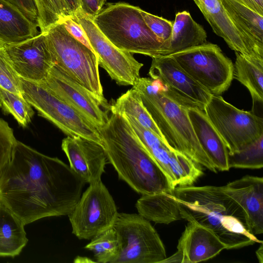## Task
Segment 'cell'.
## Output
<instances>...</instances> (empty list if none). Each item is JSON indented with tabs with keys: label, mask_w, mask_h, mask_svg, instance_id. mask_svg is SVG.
Listing matches in <instances>:
<instances>
[{
	"label": "cell",
	"mask_w": 263,
	"mask_h": 263,
	"mask_svg": "<svg viewBox=\"0 0 263 263\" xmlns=\"http://www.w3.org/2000/svg\"><path fill=\"white\" fill-rule=\"evenodd\" d=\"M187 111L197 139L215 168L229 170L227 147L204 111L197 108H187Z\"/></svg>",
	"instance_id": "44dd1931"
},
{
	"label": "cell",
	"mask_w": 263,
	"mask_h": 263,
	"mask_svg": "<svg viewBox=\"0 0 263 263\" xmlns=\"http://www.w3.org/2000/svg\"><path fill=\"white\" fill-rule=\"evenodd\" d=\"M37 11L36 24L40 32H46L50 27L60 23L69 16L62 0H34Z\"/></svg>",
	"instance_id": "1f68e13d"
},
{
	"label": "cell",
	"mask_w": 263,
	"mask_h": 263,
	"mask_svg": "<svg viewBox=\"0 0 263 263\" xmlns=\"http://www.w3.org/2000/svg\"><path fill=\"white\" fill-rule=\"evenodd\" d=\"M123 115L143 146L165 172L175 188L193 185L203 175L200 165L172 149L133 117Z\"/></svg>",
	"instance_id": "5bb4252c"
},
{
	"label": "cell",
	"mask_w": 263,
	"mask_h": 263,
	"mask_svg": "<svg viewBox=\"0 0 263 263\" xmlns=\"http://www.w3.org/2000/svg\"><path fill=\"white\" fill-rule=\"evenodd\" d=\"M173 197L179 203L182 219L212 230L227 249L263 243L246 229L241 208L222 186H177Z\"/></svg>",
	"instance_id": "3957f363"
},
{
	"label": "cell",
	"mask_w": 263,
	"mask_h": 263,
	"mask_svg": "<svg viewBox=\"0 0 263 263\" xmlns=\"http://www.w3.org/2000/svg\"><path fill=\"white\" fill-rule=\"evenodd\" d=\"M111 112L106 124L98 130L107 159L119 178L142 195L173 194L171 180L143 146L126 117Z\"/></svg>",
	"instance_id": "7a4b0ae2"
},
{
	"label": "cell",
	"mask_w": 263,
	"mask_h": 263,
	"mask_svg": "<svg viewBox=\"0 0 263 263\" xmlns=\"http://www.w3.org/2000/svg\"><path fill=\"white\" fill-rule=\"evenodd\" d=\"M71 17L86 32L93 51L98 56L99 65L117 84L133 86L140 78V70L143 64L136 60L131 53L115 46L99 29L93 17L81 9Z\"/></svg>",
	"instance_id": "7c38bea8"
},
{
	"label": "cell",
	"mask_w": 263,
	"mask_h": 263,
	"mask_svg": "<svg viewBox=\"0 0 263 263\" xmlns=\"http://www.w3.org/2000/svg\"><path fill=\"white\" fill-rule=\"evenodd\" d=\"M206 38L205 30L193 20L189 12H178L175 15L170 39L161 56L202 44L206 42Z\"/></svg>",
	"instance_id": "cb8c5ba5"
},
{
	"label": "cell",
	"mask_w": 263,
	"mask_h": 263,
	"mask_svg": "<svg viewBox=\"0 0 263 263\" xmlns=\"http://www.w3.org/2000/svg\"><path fill=\"white\" fill-rule=\"evenodd\" d=\"M170 55L212 95L223 93L234 79V64L217 45L206 42Z\"/></svg>",
	"instance_id": "52a82bcc"
},
{
	"label": "cell",
	"mask_w": 263,
	"mask_h": 263,
	"mask_svg": "<svg viewBox=\"0 0 263 263\" xmlns=\"http://www.w3.org/2000/svg\"><path fill=\"white\" fill-rule=\"evenodd\" d=\"M1 107H2V104H1V99H0V108H1Z\"/></svg>",
	"instance_id": "b9f144b4"
},
{
	"label": "cell",
	"mask_w": 263,
	"mask_h": 263,
	"mask_svg": "<svg viewBox=\"0 0 263 263\" xmlns=\"http://www.w3.org/2000/svg\"><path fill=\"white\" fill-rule=\"evenodd\" d=\"M212 27L235 52L263 60L253 46L236 27L220 0H193Z\"/></svg>",
	"instance_id": "ffe728a7"
},
{
	"label": "cell",
	"mask_w": 263,
	"mask_h": 263,
	"mask_svg": "<svg viewBox=\"0 0 263 263\" xmlns=\"http://www.w3.org/2000/svg\"><path fill=\"white\" fill-rule=\"evenodd\" d=\"M0 99L3 110L5 113L12 115L20 126L26 127L31 122L34 111L23 97L0 87Z\"/></svg>",
	"instance_id": "4dcf8cb0"
},
{
	"label": "cell",
	"mask_w": 263,
	"mask_h": 263,
	"mask_svg": "<svg viewBox=\"0 0 263 263\" xmlns=\"http://www.w3.org/2000/svg\"><path fill=\"white\" fill-rule=\"evenodd\" d=\"M23 97L38 115L53 123L67 136L80 137L102 146L98 130L74 108L46 88L20 78Z\"/></svg>",
	"instance_id": "ba28073f"
},
{
	"label": "cell",
	"mask_w": 263,
	"mask_h": 263,
	"mask_svg": "<svg viewBox=\"0 0 263 263\" xmlns=\"http://www.w3.org/2000/svg\"><path fill=\"white\" fill-rule=\"evenodd\" d=\"M85 181L67 164L16 140L0 175V202L26 225L68 215Z\"/></svg>",
	"instance_id": "6da1fadb"
},
{
	"label": "cell",
	"mask_w": 263,
	"mask_h": 263,
	"mask_svg": "<svg viewBox=\"0 0 263 263\" xmlns=\"http://www.w3.org/2000/svg\"><path fill=\"white\" fill-rule=\"evenodd\" d=\"M132 88L170 147L206 169L217 172L197 139L187 108L167 97L158 80L140 77Z\"/></svg>",
	"instance_id": "277c9868"
},
{
	"label": "cell",
	"mask_w": 263,
	"mask_h": 263,
	"mask_svg": "<svg viewBox=\"0 0 263 263\" xmlns=\"http://www.w3.org/2000/svg\"><path fill=\"white\" fill-rule=\"evenodd\" d=\"M17 7L30 20L36 23L37 11L34 0H6Z\"/></svg>",
	"instance_id": "8d00e7d4"
},
{
	"label": "cell",
	"mask_w": 263,
	"mask_h": 263,
	"mask_svg": "<svg viewBox=\"0 0 263 263\" xmlns=\"http://www.w3.org/2000/svg\"><path fill=\"white\" fill-rule=\"evenodd\" d=\"M112 227L120 243L115 263H161L166 258L159 234L139 214L118 213Z\"/></svg>",
	"instance_id": "9c48e42d"
},
{
	"label": "cell",
	"mask_w": 263,
	"mask_h": 263,
	"mask_svg": "<svg viewBox=\"0 0 263 263\" xmlns=\"http://www.w3.org/2000/svg\"><path fill=\"white\" fill-rule=\"evenodd\" d=\"M236 27L263 57V15L235 0H220Z\"/></svg>",
	"instance_id": "603a6c76"
},
{
	"label": "cell",
	"mask_w": 263,
	"mask_h": 263,
	"mask_svg": "<svg viewBox=\"0 0 263 263\" xmlns=\"http://www.w3.org/2000/svg\"><path fill=\"white\" fill-rule=\"evenodd\" d=\"M222 188L241 208L246 229L253 235L262 234V177L247 175L229 182Z\"/></svg>",
	"instance_id": "ac0fdd59"
},
{
	"label": "cell",
	"mask_w": 263,
	"mask_h": 263,
	"mask_svg": "<svg viewBox=\"0 0 263 263\" xmlns=\"http://www.w3.org/2000/svg\"><path fill=\"white\" fill-rule=\"evenodd\" d=\"M141 15L152 31L163 42L161 53L169 41L173 28V22L141 9Z\"/></svg>",
	"instance_id": "836d02e7"
},
{
	"label": "cell",
	"mask_w": 263,
	"mask_h": 263,
	"mask_svg": "<svg viewBox=\"0 0 263 263\" xmlns=\"http://www.w3.org/2000/svg\"><path fill=\"white\" fill-rule=\"evenodd\" d=\"M224 141L229 155L263 135V118L238 109L219 95H212L204 110Z\"/></svg>",
	"instance_id": "30bf717a"
},
{
	"label": "cell",
	"mask_w": 263,
	"mask_h": 263,
	"mask_svg": "<svg viewBox=\"0 0 263 263\" xmlns=\"http://www.w3.org/2000/svg\"><path fill=\"white\" fill-rule=\"evenodd\" d=\"M85 249L92 251L96 262L115 263L120 252V243L113 227L94 236Z\"/></svg>",
	"instance_id": "f1b7e54d"
},
{
	"label": "cell",
	"mask_w": 263,
	"mask_h": 263,
	"mask_svg": "<svg viewBox=\"0 0 263 263\" xmlns=\"http://www.w3.org/2000/svg\"><path fill=\"white\" fill-rule=\"evenodd\" d=\"M36 23L30 20L17 7L0 0V45L24 41L39 33Z\"/></svg>",
	"instance_id": "7402d4cb"
},
{
	"label": "cell",
	"mask_w": 263,
	"mask_h": 263,
	"mask_svg": "<svg viewBox=\"0 0 263 263\" xmlns=\"http://www.w3.org/2000/svg\"><path fill=\"white\" fill-rule=\"evenodd\" d=\"M256 255L260 263L263 262V243H260V246L256 251Z\"/></svg>",
	"instance_id": "60d3db41"
},
{
	"label": "cell",
	"mask_w": 263,
	"mask_h": 263,
	"mask_svg": "<svg viewBox=\"0 0 263 263\" xmlns=\"http://www.w3.org/2000/svg\"><path fill=\"white\" fill-rule=\"evenodd\" d=\"M0 87L23 97L20 77L14 69L4 46L0 45Z\"/></svg>",
	"instance_id": "d6a6232c"
},
{
	"label": "cell",
	"mask_w": 263,
	"mask_h": 263,
	"mask_svg": "<svg viewBox=\"0 0 263 263\" xmlns=\"http://www.w3.org/2000/svg\"><path fill=\"white\" fill-rule=\"evenodd\" d=\"M141 8L125 2L108 3L93 21L101 32L121 50L154 58L163 42L144 22Z\"/></svg>",
	"instance_id": "5b68a950"
},
{
	"label": "cell",
	"mask_w": 263,
	"mask_h": 263,
	"mask_svg": "<svg viewBox=\"0 0 263 263\" xmlns=\"http://www.w3.org/2000/svg\"><path fill=\"white\" fill-rule=\"evenodd\" d=\"M148 74L159 82L167 97L186 108L204 110L212 96L170 55L152 58Z\"/></svg>",
	"instance_id": "4fadbf2b"
},
{
	"label": "cell",
	"mask_w": 263,
	"mask_h": 263,
	"mask_svg": "<svg viewBox=\"0 0 263 263\" xmlns=\"http://www.w3.org/2000/svg\"><path fill=\"white\" fill-rule=\"evenodd\" d=\"M173 195L166 193L142 195L136 203L138 214L157 223L168 224L182 219L179 203Z\"/></svg>",
	"instance_id": "d4e9b609"
},
{
	"label": "cell",
	"mask_w": 263,
	"mask_h": 263,
	"mask_svg": "<svg viewBox=\"0 0 263 263\" xmlns=\"http://www.w3.org/2000/svg\"><path fill=\"white\" fill-rule=\"evenodd\" d=\"M233 78L249 91L253 101L252 111L263 102V60L235 52Z\"/></svg>",
	"instance_id": "4316f807"
},
{
	"label": "cell",
	"mask_w": 263,
	"mask_h": 263,
	"mask_svg": "<svg viewBox=\"0 0 263 263\" xmlns=\"http://www.w3.org/2000/svg\"><path fill=\"white\" fill-rule=\"evenodd\" d=\"M4 47L19 77L31 82L42 83L56 64L44 32Z\"/></svg>",
	"instance_id": "2e32d148"
},
{
	"label": "cell",
	"mask_w": 263,
	"mask_h": 263,
	"mask_svg": "<svg viewBox=\"0 0 263 263\" xmlns=\"http://www.w3.org/2000/svg\"><path fill=\"white\" fill-rule=\"evenodd\" d=\"M118 212L115 201L101 180L89 184L68 215L72 233L90 239L112 228Z\"/></svg>",
	"instance_id": "8fae6325"
},
{
	"label": "cell",
	"mask_w": 263,
	"mask_h": 263,
	"mask_svg": "<svg viewBox=\"0 0 263 263\" xmlns=\"http://www.w3.org/2000/svg\"><path fill=\"white\" fill-rule=\"evenodd\" d=\"M16 140L13 129L0 118V175L11 157Z\"/></svg>",
	"instance_id": "e575fe53"
},
{
	"label": "cell",
	"mask_w": 263,
	"mask_h": 263,
	"mask_svg": "<svg viewBox=\"0 0 263 263\" xmlns=\"http://www.w3.org/2000/svg\"><path fill=\"white\" fill-rule=\"evenodd\" d=\"M69 16H73L81 9L80 0H62Z\"/></svg>",
	"instance_id": "ab89813d"
},
{
	"label": "cell",
	"mask_w": 263,
	"mask_h": 263,
	"mask_svg": "<svg viewBox=\"0 0 263 263\" xmlns=\"http://www.w3.org/2000/svg\"><path fill=\"white\" fill-rule=\"evenodd\" d=\"M25 226L0 202V257H14L20 255L28 241Z\"/></svg>",
	"instance_id": "484cf974"
},
{
	"label": "cell",
	"mask_w": 263,
	"mask_h": 263,
	"mask_svg": "<svg viewBox=\"0 0 263 263\" xmlns=\"http://www.w3.org/2000/svg\"><path fill=\"white\" fill-rule=\"evenodd\" d=\"M177 251L163 262L196 263L212 258L227 246L214 232L194 221H189L178 240Z\"/></svg>",
	"instance_id": "e0dca14e"
},
{
	"label": "cell",
	"mask_w": 263,
	"mask_h": 263,
	"mask_svg": "<svg viewBox=\"0 0 263 263\" xmlns=\"http://www.w3.org/2000/svg\"><path fill=\"white\" fill-rule=\"evenodd\" d=\"M61 147L69 166L85 183L101 180L107 159L100 145L82 137L67 136L63 139Z\"/></svg>",
	"instance_id": "d6986e66"
},
{
	"label": "cell",
	"mask_w": 263,
	"mask_h": 263,
	"mask_svg": "<svg viewBox=\"0 0 263 263\" xmlns=\"http://www.w3.org/2000/svg\"><path fill=\"white\" fill-rule=\"evenodd\" d=\"M263 15V0H235Z\"/></svg>",
	"instance_id": "f35d334b"
},
{
	"label": "cell",
	"mask_w": 263,
	"mask_h": 263,
	"mask_svg": "<svg viewBox=\"0 0 263 263\" xmlns=\"http://www.w3.org/2000/svg\"><path fill=\"white\" fill-rule=\"evenodd\" d=\"M107 0H80L81 10L92 17L96 16L103 8Z\"/></svg>",
	"instance_id": "74e56055"
},
{
	"label": "cell",
	"mask_w": 263,
	"mask_h": 263,
	"mask_svg": "<svg viewBox=\"0 0 263 263\" xmlns=\"http://www.w3.org/2000/svg\"><path fill=\"white\" fill-rule=\"evenodd\" d=\"M229 168L259 169L263 167V135L237 152L229 154Z\"/></svg>",
	"instance_id": "f546056e"
},
{
	"label": "cell",
	"mask_w": 263,
	"mask_h": 263,
	"mask_svg": "<svg viewBox=\"0 0 263 263\" xmlns=\"http://www.w3.org/2000/svg\"><path fill=\"white\" fill-rule=\"evenodd\" d=\"M110 111L133 117L142 126L165 142L153 119L143 106L137 92L133 88L128 90L110 105Z\"/></svg>",
	"instance_id": "83f0119b"
},
{
	"label": "cell",
	"mask_w": 263,
	"mask_h": 263,
	"mask_svg": "<svg viewBox=\"0 0 263 263\" xmlns=\"http://www.w3.org/2000/svg\"><path fill=\"white\" fill-rule=\"evenodd\" d=\"M60 23L63 25L66 30L74 39L95 52L84 30L81 25L72 18L71 16L65 17Z\"/></svg>",
	"instance_id": "d590c367"
},
{
	"label": "cell",
	"mask_w": 263,
	"mask_h": 263,
	"mask_svg": "<svg viewBox=\"0 0 263 263\" xmlns=\"http://www.w3.org/2000/svg\"><path fill=\"white\" fill-rule=\"evenodd\" d=\"M44 33L54 56L55 65L100 100L107 101L100 78L98 56L70 35L61 23Z\"/></svg>",
	"instance_id": "8992f818"
},
{
	"label": "cell",
	"mask_w": 263,
	"mask_h": 263,
	"mask_svg": "<svg viewBox=\"0 0 263 263\" xmlns=\"http://www.w3.org/2000/svg\"><path fill=\"white\" fill-rule=\"evenodd\" d=\"M40 84L74 108L97 129L107 122L110 111L107 101L100 100L55 65Z\"/></svg>",
	"instance_id": "9a60e30c"
}]
</instances>
